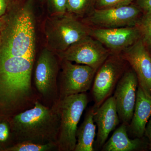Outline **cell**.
Instances as JSON below:
<instances>
[{
    "mask_svg": "<svg viewBox=\"0 0 151 151\" xmlns=\"http://www.w3.org/2000/svg\"><path fill=\"white\" fill-rule=\"evenodd\" d=\"M136 0H97L95 9H103L128 5Z\"/></svg>",
    "mask_w": 151,
    "mask_h": 151,
    "instance_id": "cell-22",
    "label": "cell"
},
{
    "mask_svg": "<svg viewBox=\"0 0 151 151\" xmlns=\"http://www.w3.org/2000/svg\"><path fill=\"white\" fill-rule=\"evenodd\" d=\"M4 17L0 18V30L2 28L4 24Z\"/></svg>",
    "mask_w": 151,
    "mask_h": 151,
    "instance_id": "cell-26",
    "label": "cell"
},
{
    "mask_svg": "<svg viewBox=\"0 0 151 151\" xmlns=\"http://www.w3.org/2000/svg\"><path fill=\"white\" fill-rule=\"evenodd\" d=\"M33 4L26 0L4 17L0 30V119L32 108L39 100L32 82L36 41Z\"/></svg>",
    "mask_w": 151,
    "mask_h": 151,
    "instance_id": "cell-1",
    "label": "cell"
},
{
    "mask_svg": "<svg viewBox=\"0 0 151 151\" xmlns=\"http://www.w3.org/2000/svg\"><path fill=\"white\" fill-rule=\"evenodd\" d=\"M60 60L56 54L45 47L35 62L33 84L39 101L52 107L58 101V78Z\"/></svg>",
    "mask_w": 151,
    "mask_h": 151,
    "instance_id": "cell-5",
    "label": "cell"
},
{
    "mask_svg": "<svg viewBox=\"0 0 151 151\" xmlns=\"http://www.w3.org/2000/svg\"><path fill=\"white\" fill-rule=\"evenodd\" d=\"M68 0H46L49 16L63 15L66 13Z\"/></svg>",
    "mask_w": 151,
    "mask_h": 151,
    "instance_id": "cell-21",
    "label": "cell"
},
{
    "mask_svg": "<svg viewBox=\"0 0 151 151\" xmlns=\"http://www.w3.org/2000/svg\"><path fill=\"white\" fill-rule=\"evenodd\" d=\"M134 4L139 8L142 13L151 11V0H136Z\"/></svg>",
    "mask_w": 151,
    "mask_h": 151,
    "instance_id": "cell-24",
    "label": "cell"
},
{
    "mask_svg": "<svg viewBox=\"0 0 151 151\" xmlns=\"http://www.w3.org/2000/svg\"><path fill=\"white\" fill-rule=\"evenodd\" d=\"M60 60L58 100L70 95L86 93L92 86L97 70L88 65Z\"/></svg>",
    "mask_w": 151,
    "mask_h": 151,
    "instance_id": "cell-7",
    "label": "cell"
},
{
    "mask_svg": "<svg viewBox=\"0 0 151 151\" xmlns=\"http://www.w3.org/2000/svg\"><path fill=\"white\" fill-rule=\"evenodd\" d=\"M9 119L16 144L57 143L60 118L56 104L49 107L38 100L33 108Z\"/></svg>",
    "mask_w": 151,
    "mask_h": 151,
    "instance_id": "cell-2",
    "label": "cell"
},
{
    "mask_svg": "<svg viewBox=\"0 0 151 151\" xmlns=\"http://www.w3.org/2000/svg\"><path fill=\"white\" fill-rule=\"evenodd\" d=\"M129 68V63L120 54H111L98 68L91 92L94 111L112 96L119 80Z\"/></svg>",
    "mask_w": 151,
    "mask_h": 151,
    "instance_id": "cell-6",
    "label": "cell"
},
{
    "mask_svg": "<svg viewBox=\"0 0 151 151\" xmlns=\"http://www.w3.org/2000/svg\"><path fill=\"white\" fill-rule=\"evenodd\" d=\"M120 55L136 73L139 86L151 95V55L142 39L122 51Z\"/></svg>",
    "mask_w": 151,
    "mask_h": 151,
    "instance_id": "cell-12",
    "label": "cell"
},
{
    "mask_svg": "<svg viewBox=\"0 0 151 151\" xmlns=\"http://www.w3.org/2000/svg\"><path fill=\"white\" fill-rule=\"evenodd\" d=\"M94 120L97 129L94 148L99 150L106 142L110 133L121 122L113 96L108 98L95 111Z\"/></svg>",
    "mask_w": 151,
    "mask_h": 151,
    "instance_id": "cell-13",
    "label": "cell"
},
{
    "mask_svg": "<svg viewBox=\"0 0 151 151\" xmlns=\"http://www.w3.org/2000/svg\"><path fill=\"white\" fill-rule=\"evenodd\" d=\"M32 1H35V0H32Z\"/></svg>",
    "mask_w": 151,
    "mask_h": 151,
    "instance_id": "cell-28",
    "label": "cell"
},
{
    "mask_svg": "<svg viewBox=\"0 0 151 151\" xmlns=\"http://www.w3.org/2000/svg\"><path fill=\"white\" fill-rule=\"evenodd\" d=\"M95 111L93 107L89 108L85 114L84 121L76 132V144L74 151H94L96 137V125L94 124Z\"/></svg>",
    "mask_w": 151,
    "mask_h": 151,
    "instance_id": "cell-16",
    "label": "cell"
},
{
    "mask_svg": "<svg viewBox=\"0 0 151 151\" xmlns=\"http://www.w3.org/2000/svg\"><path fill=\"white\" fill-rule=\"evenodd\" d=\"M142 138L129 137L127 125L122 123L103 146L102 151H139L148 149L147 140Z\"/></svg>",
    "mask_w": 151,
    "mask_h": 151,
    "instance_id": "cell-15",
    "label": "cell"
},
{
    "mask_svg": "<svg viewBox=\"0 0 151 151\" xmlns=\"http://www.w3.org/2000/svg\"><path fill=\"white\" fill-rule=\"evenodd\" d=\"M151 116V95L138 86L133 117L127 126L128 133L133 138L145 137L146 126Z\"/></svg>",
    "mask_w": 151,
    "mask_h": 151,
    "instance_id": "cell-14",
    "label": "cell"
},
{
    "mask_svg": "<svg viewBox=\"0 0 151 151\" xmlns=\"http://www.w3.org/2000/svg\"><path fill=\"white\" fill-rule=\"evenodd\" d=\"M142 14L140 9L133 3L112 8L95 9L80 20L91 28H116L136 26Z\"/></svg>",
    "mask_w": 151,
    "mask_h": 151,
    "instance_id": "cell-8",
    "label": "cell"
},
{
    "mask_svg": "<svg viewBox=\"0 0 151 151\" xmlns=\"http://www.w3.org/2000/svg\"><path fill=\"white\" fill-rule=\"evenodd\" d=\"M97 0H68L66 13L79 19L88 16L95 9Z\"/></svg>",
    "mask_w": 151,
    "mask_h": 151,
    "instance_id": "cell-17",
    "label": "cell"
},
{
    "mask_svg": "<svg viewBox=\"0 0 151 151\" xmlns=\"http://www.w3.org/2000/svg\"><path fill=\"white\" fill-rule=\"evenodd\" d=\"M88 103L86 93H82L64 97L55 103L60 118L58 151H74L78 124Z\"/></svg>",
    "mask_w": 151,
    "mask_h": 151,
    "instance_id": "cell-4",
    "label": "cell"
},
{
    "mask_svg": "<svg viewBox=\"0 0 151 151\" xmlns=\"http://www.w3.org/2000/svg\"><path fill=\"white\" fill-rule=\"evenodd\" d=\"M111 54L99 41L88 35L57 55L60 60L88 65L97 71Z\"/></svg>",
    "mask_w": 151,
    "mask_h": 151,
    "instance_id": "cell-9",
    "label": "cell"
},
{
    "mask_svg": "<svg viewBox=\"0 0 151 151\" xmlns=\"http://www.w3.org/2000/svg\"><path fill=\"white\" fill-rule=\"evenodd\" d=\"M57 151L56 143L46 144L24 142L17 143L9 149L7 151Z\"/></svg>",
    "mask_w": 151,
    "mask_h": 151,
    "instance_id": "cell-20",
    "label": "cell"
},
{
    "mask_svg": "<svg viewBox=\"0 0 151 151\" xmlns=\"http://www.w3.org/2000/svg\"><path fill=\"white\" fill-rule=\"evenodd\" d=\"M15 144L9 118H1L0 151H7Z\"/></svg>",
    "mask_w": 151,
    "mask_h": 151,
    "instance_id": "cell-18",
    "label": "cell"
},
{
    "mask_svg": "<svg viewBox=\"0 0 151 151\" xmlns=\"http://www.w3.org/2000/svg\"><path fill=\"white\" fill-rule=\"evenodd\" d=\"M149 47V48H150V50H149L148 49V50L149 51V52H150V54L151 55V47Z\"/></svg>",
    "mask_w": 151,
    "mask_h": 151,
    "instance_id": "cell-27",
    "label": "cell"
},
{
    "mask_svg": "<svg viewBox=\"0 0 151 151\" xmlns=\"http://www.w3.org/2000/svg\"><path fill=\"white\" fill-rule=\"evenodd\" d=\"M25 0H0V18Z\"/></svg>",
    "mask_w": 151,
    "mask_h": 151,
    "instance_id": "cell-23",
    "label": "cell"
},
{
    "mask_svg": "<svg viewBox=\"0 0 151 151\" xmlns=\"http://www.w3.org/2000/svg\"><path fill=\"white\" fill-rule=\"evenodd\" d=\"M136 26L139 30L141 38L147 47H151V11L142 13Z\"/></svg>",
    "mask_w": 151,
    "mask_h": 151,
    "instance_id": "cell-19",
    "label": "cell"
},
{
    "mask_svg": "<svg viewBox=\"0 0 151 151\" xmlns=\"http://www.w3.org/2000/svg\"><path fill=\"white\" fill-rule=\"evenodd\" d=\"M138 86L137 75L130 67L119 80L114 92L113 96L120 122L127 126L133 117Z\"/></svg>",
    "mask_w": 151,
    "mask_h": 151,
    "instance_id": "cell-10",
    "label": "cell"
},
{
    "mask_svg": "<svg viewBox=\"0 0 151 151\" xmlns=\"http://www.w3.org/2000/svg\"><path fill=\"white\" fill-rule=\"evenodd\" d=\"M43 31L45 47L58 55L89 35L90 28L79 19L66 13L63 15H48L44 21Z\"/></svg>",
    "mask_w": 151,
    "mask_h": 151,
    "instance_id": "cell-3",
    "label": "cell"
},
{
    "mask_svg": "<svg viewBox=\"0 0 151 151\" xmlns=\"http://www.w3.org/2000/svg\"><path fill=\"white\" fill-rule=\"evenodd\" d=\"M145 137L147 138L148 143V149L151 150V116L146 126Z\"/></svg>",
    "mask_w": 151,
    "mask_h": 151,
    "instance_id": "cell-25",
    "label": "cell"
},
{
    "mask_svg": "<svg viewBox=\"0 0 151 151\" xmlns=\"http://www.w3.org/2000/svg\"><path fill=\"white\" fill-rule=\"evenodd\" d=\"M89 35L99 41L113 55H120L141 38L136 26L111 29L90 28Z\"/></svg>",
    "mask_w": 151,
    "mask_h": 151,
    "instance_id": "cell-11",
    "label": "cell"
}]
</instances>
